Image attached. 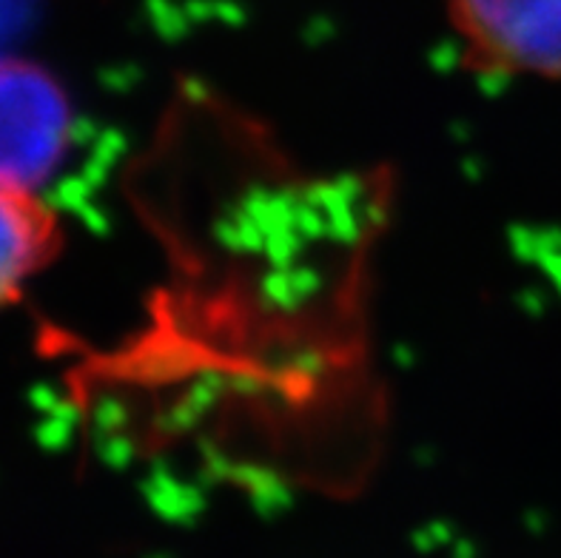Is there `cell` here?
<instances>
[{"instance_id": "6da1fadb", "label": "cell", "mask_w": 561, "mask_h": 558, "mask_svg": "<svg viewBox=\"0 0 561 558\" xmlns=\"http://www.w3.org/2000/svg\"><path fill=\"white\" fill-rule=\"evenodd\" d=\"M465 71L561 80V0H442Z\"/></svg>"}, {"instance_id": "7a4b0ae2", "label": "cell", "mask_w": 561, "mask_h": 558, "mask_svg": "<svg viewBox=\"0 0 561 558\" xmlns=\"http://www.w3.org/2000/svg\"><path fill=\"white\" fill-rule=\"evenodd\" d=\"M71 103L43 66L0 57V183L41 189L69 149Z\"/></svg>"}, {"instance_id": "3957f363", "label": "cell", "mask_w": 561, "mask_h": 558, "mask_svg": "<svg viewBox=\"0 0 561 558\" xmlns=\"http://www.w3.org/2000/svg\"><path fill=\"white\" fill-rule=\"evenodd\" d=\"M64 242V223L35 189L0 183V311L49 269Z\"/></svg>"}]
</instances>
